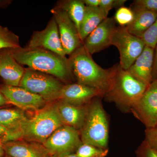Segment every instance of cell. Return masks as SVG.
Here are the masks:
<instances>
[{
	"label": "cell",
	"instance_id": "cell-1",
	"mask_svg": "<svg viewBox=\"0 0 157 157\" xmlns=\"http://www.w3.org/2000/svg\"><path fill=\"white\" fill-rule=\"evenodd\" d=\"M56 104L42 108L33 117L27 118L18 128L8 130L0 137L3 143L24 140L43 144L56 130L64 125Z\"/></svg>",
	"mask_w": 157,
	"mask_h": 157
},
{
	"label": "cell",
	"instance_id": "cell-2",
	"mask_svg": "<svg viewBox=\"0 0 157 157\" xmlns=\"http://www.w3.org/2000/svg\"><path fill=\"white\" fill-rule=\"evenodd\" d=\"M68 59L77 82L96 89L104 96L112 88L119 65L108 69L101 67L83 45L70 55Z\"/></svg>",
	"mask_w": 157,
	"mask_h": 157
},
{
	"label": "cell",
	"instance_id": "cell-3",
	"mask_svg": "<svg viewBox=\"0 0 157 157\" xmlns=\"http://www.w3.org/2000/svg\"><path fill=\"white\" fill-rule=\"evenodd\" d=\"M9 53L21 65L29 69L46 73L68 82L73 75L69 59L40 48L20 47L8 49Z\"/></svg>",
	"mask_w": 157,
	"mask_h": 157
},
{
	"label": "cell",
	"instance_id": "cell-4",
	"mask_svg": "<svg viewBox=\"0 0 157 157\" xmlns=\"http://www.w3.org/2000/svg\"><path fill=\"white\" fill-rule=\"evenodd\" d=\"M148 86L119 64L112 88L104 98L106 101L114 103L122 111L131 112Z\"/></svg>",
	"mask_w": 157,
	"mask_h": 157
},
{
	"label": "cell",
	"instance_id": "cell-5",
	"mask_svg": "<svg viewBox=\"0 0 157 157\" xmlns=\"http://www.w3.org/2000/svg\"><path fill=\"white\" fill-rule=\"evenodd\" d=\"M100 98H94L89 104L84 124L79 132L82 143L107 149L109 124Z\"/></svg>",
	"mask_w": 157,
	"mask_h": 157
},
{
	"label": "cell",
	"instance_id": "cell-6",
	"mask_svg": "<svg viewBox=\"0 0 157 157\" xmlns=\"http://www.w3.org/2000/svg\"><path fill=\"white\" fill-rule=\"evenodd\" d=\"M54 76L27 68L19 86L42 97L46 102L59 100L64 85Z\"/></svg>",
	"mask_w": 157,
	"mask_h": 157
},
{
	"label": "cell",
	"instance_id": "cell-7",
	"mask_svg": "<svg viewBox=\"0 0 157 157\" xmlns=\"http://www.w3.org/2000/svg\"><path fill=\"white\" fill-rule=\"evenodd\" d=\"M120 53L119 65L122 69L128 70L145 48L143 40L132 35L126 26L117 27L112 40Z\"/></svg>",
	"mask_w": 157,
	"mask_h": 157
},
{
	"label": "cell",
	"instance_id": "cell-8",
	"mask_svg": "<svg viewBox=\"0 0 157 157\" xmlns=\"http://www.w3.org/2000/svg\"><path fill=\"white\" fill-rule=\"evenodd\" d=\"M82 143L79 132L64 125L56 130L42 145L52 155L64 157L75 153Z\"/></svg>",
	"mask_w": 157,
	"mask_h": 157
},
{
	"label": "cell",
	"instance_id": "cell-9",
	"mask_svg": "<svg viewBox=\"0 0 157 157\" xmlns=\"http://www.w3.org/2000/svg\"><path fill=\"white\" fill-rule=\"evenodd\" d=\"M131 112L146 128L157 125V80H153Z\"/></svg>",
	"mask_w": 157,
	"mask_h": 157
},
{
	"label": "cell",
	"instance_id": "cell-10",
	"mask_svg": "<svg viewBox=\"0 0 157 157\" xmlns=\"http://www.w3.org/2000/svg\"><path fill=\"white\" fill-rule=\"evenodd\" d=\"M56 21L62 46L66 55L70 56L83 45L74 23L67 13L56 7L51 10Z\"/></svg>",
	"mask_w": 157,
	"mask_h": 157
},
{
	"label": "cell",
	"instance_id": "cell-11",
	"mask_svg": "<svg viewBox=\"0 0 157 157\" xmlns=\"http://www.w3.org/2000/svg\"><path fill=\"white\" fill-rule=\"evenodd\" d=\"M26 47L43 48L63 57L67 56L61 42L56 21L53 17L44 29L34 32Z\"/></svg>",
	"mask_w": 157,
	"mask_h": 157
},
{
	"label": "cell",
	"instance_id": "cell-12",
	"mask_svg": "<svg viewBox=\"0 0 157 157\" xmlns=\"http://www.w3.org/2000/svg\"><path fill=\"white\" fill-rule=\"evenodd\" d=\"M116 24L113 17H107L85 39L83 46L91 55L112 45Z\"/></svg>",
	"mask_w": 157,
	"mask_h": 157
},
{
	"label": "cell",
	"instance_id": "cell-13",
	"mask_svg": "<svg viewBox=\"0 0 157 157\" xmlns=\"http://www.w3.org/2000/svg\"><path fill=\"white\" fill-rule=\"evenodd\" d=\"M9 103L21 110L39 109L45 107L46 101L42 97L20 86L5 85L0 89Z\"/></svg>",
	"mask_w": 157,
	"mask_h": 157
},
{
	"label": "cell",
	"instance_id": "cell-14",
	"mask_svg": "<svg viewBox=\"0 0 157 157\" xmlns=\"http://www.w3.org/2000/svg\"><path fill=\"white\" fill-rule=\"evenodd\" d=\"M104 96L103 93L96 89L77 82L64 85L59 100L74 105H84L94 98Z\"/></svg>",
	"mask_w": 157,
	"mask_h": 157
},
{
	"label": "cell",
	"instance_id": "cell-15",
	"mask_svg": "<svg viewBox=\"0 0 157 157\" xmlns=\"http://www.w3.org/2000/svg\"><path fill=\"white\" fill-rule=\"evenodd\" d=\"M6 155L11 157H50L52 155L41 144L24 140L3 143Z\"/></svg>",
	"mask_w": 157,
	"mask_h": 157
},
{
	"label": "cell",
	"instance_id": "cell-16",
	"mask_svg": "<svg viewBox=\"0 0 157 157\" xmlns=\"http://www.w3.org/2000/svg\"><path fill=\"white\" fill-rule=\"evenodd\" d=\"M25 69L9 53L8 49L0 52V76L6 85L19 86Z\"/></svg>",
	"mask_w": 157,
	"mask_h": 157
},
{
	"label": "cell",
	"instance_id": "cell-17",
	"mask_svg": "<svg viewBox=\"0 0 157 157\" xmlns=\"http://www.w3.org/2000/svg\"><path fill=\"white\" fill-rule=\"evenodd\" d=\"M89 104L76 105L60 101L56 105L64 124L72 127L79 132L84 124Z\"/></svg>",
	"mask_w": 157,
	"mask_h": 157
},
{
	"label": "cell",
	"instance_id": "cell-18",
	"mask_svg": "<svg viewBox=\"0 0 157 157\" xmlns=\"http://www.w3.org/2000/svg\"><path fill=\"white\" fill-rule=\"evenodd\" d=\"M154 59V49L145 46L143 52L127 70L137 79L149 86L153 81Z\"/></svg>",
	"mask_w": 157,
	"mask_h": 157
},
{
	"label": "cell",
	"instance_id": "cell-19",
	"mask_svg": "<svg viewBox=\"0 0 157 157\" xmlns=\"http://www.w3.org/2000/svg\"><path fill=\"white\" fill-rule=\"evenodd\" d=\"M132 10L135 13V17L132 22L127 26V29L132 35L141 38L156 19L157 12L146 10Z\"/></svg>",
	"mask_w": 157,
	"mask_h": 157
},
{
	"label": "cell",
	"instance_id": "cell-20",
	"mask_svg": "<svg viewBox=\"0 0 157 157\" xmlns=\"http://www.w3.org/2000/svg\"><path fill=\"white\" fill-rule=\"evenodd\" d=\"M107 17L99 7L86 6L84 18L79 32V37L82 44L86 37Z\"/></svg>",
	"mask_w": 157,
	"mask_h": 157
},
{
	"label": "cell",
	"instance_id": "cell-21",
	"mask_svg": "<svg viewBox=\"0 0 157 157\" xmlns=\"http://www.w3.org/2000/svg\"><path fill=\"white\" fill-rule=\"evenodd\" d=\"M56 7L62 9L67 13L76 26L79 34L80 26L84 18L86 9V6L82 0L62 1L59 3Z\"/></svg>",
	"mask_w": 157,
	"mask_h": 157
},
{
	"label": "cell",
	"instance_id": "cell-22",
	"mask_svg": "<svg viewBox=\"0 0 157 157\" xmlns=\"http://www.w3.org/2000/svg\"><path fill=\"white\" fill-rule=\"evenodd\" d=\"M27 118L21 109H0V124L8 130H12L18 128Z\"/></svg>",
	"mask_w": 157,
	"mask_h": 157
},
{
	"label": "cell",
	"instance_id": "cell-23",
	"mask_svg": "<svg viewBox=\"0 0 157 157\" xmlns=\"http://www.w3.org/2000/svg\"><path fill=\"white\" fill-rule=\"evenodd\" d=\"M21 47L18 36L8 28L0 25V52Z\"/></svg>",
	"mask_w": 157,
	"mask_h": 157
},
{
	"label": "cell",
	"instance_id": "cell-24",
	"mask_svg": "<svg viewBox=\"0 0 157 157\" xmlns=\"http://www.w3.org/2000/svg\"><path fill=\"white\" fill-rule=\"evenodd\" d=\"M109 149H103L91 144L82 143L76 152L78 157H106Z\"/></svg>",
	"mask_w": 157,
	"mask_h": 157
},
{
	"label": "cell",
	"instance_id": "cell-25",
	"mask_svg": "<svg viewBox=\"0 0 157 157\" xmlns=\"http://www.w3.org/2000/svg\"><path fill=\"white\" fill-rule=\"evenodd\" d=\"M134 17L135 13L133 10L123 6L117 9L113 18L120 26H127L132 22Z\"/></svg>",
	"mask_w": 157,
	"mask_h": 157
},
{
	"label": "cell",
	"instance_id": "cell-26",
	"mask_svg": "<svg viewBox=\"0 0 157 157\" xmlns=\"http://www.w3.org/2000/svg\"><path fill=\"white\" fill-rule=\"evenodd\" d=\"M145 46L154 48L157 44V17L154 23L145 32L141 38Z\"/></svg>",
	"mask_w": 157,
	"mask_h": 157
},
{
	"label": "cell",
	"instance_id": "cell-27",
	"mask_svg": "<svg viewBox=\"0 0 157 157\" xmlns=\"http://www.w3.org/2000/svg\"><path fill=\"white\" fill-rule=\"evenodd\" d=\"M132 6V9L157 12V0H135Z\"/></svg>",
	"mask_w": 157,
	"mask_h": 157
},
{
	"label": "cell",
	"instance_id": "cell-28",
	"mask_svg": "<svg viewBox=\"0 0 157 157\" xmlns=\"http://www.w3.org/2000/svg\"><path fill=\"white\" fill-rule=\"evenodd\" d=\"M136 157H157V152L145 140L136 150Z\"/></svg>",
	"mask_w": 157,
	"mask_h": 157
},
{
	"label": "cell",
	"instance_id": "cell-29",
	"mask_svg": "<svg viewBox=\"0 0 157 157\" xmlns=\"http://www.w3.org/2000/svg\"><path fill=\"white\" fill-rule=\"evenodd\" d=\"M144 140L157 152V125L146 128Z\"/></svg>",
	"mask_w": 157,
	"mask_h": 157
},
{
	"label": "cell",
	"instance_id": "cell-30",
	"mask_svg": "<svg viewBox=\"0 0 157 157\" xmlns=\"http://www.w3.org/2000/svg\"><path fill=\"white\" fill-rule=\"evenodd\" d=\"M115 0H100L99 7L107 17L109 11L114 8Z\"/></svg>",
	"mask_w": 157,
	"mask_h": 157
},
{
	"label": "cell",
	"instance_id": "cell-31",
	"mask_svg": "<svg viewBox=\"0 0 157 157\" xmlns=\"http://www.w3.org/2000/svg\"><path fill=\"white\" fill-rule=\"evenodd\" d=\"M153 81L157 78V44L154 49V59L152 73Z\"/></svg>",
	"mask_w": 157,
	"mask_h": 157
},
{
	"label": "cell",
	"instance_id": "cell-32",
	"mask_svg": "<svg viewBox=\"0 0 157 157\" xmlns=\"http://www.w3.org/2000/svg\"><path fill=\"white\" fill-rule=\"evenodd\" d=\"M86 7H98L100 5V0H82Z\"/></svg>",
	"mask_w": 157,
	"mask_h": 157
},
{
	"label": "cell",
	"instance_id": "cell-33",
	"mask_svg": "<svg viewBox=\"0 0 157 157\" xmlns=\"http://www.w3.org/2000/svg\"><path fill=\"white\" fill-rule=\"evenodd\" d=\"M126 2V0H115L114 8L118 9L121 7H123Z\"/></svg>",
	"mask_w": 157,
	"mask_h": 157
},
{
	"label": "cell",
	"instance_id": "cell-34",
	"mask_svg": "<svg viewBox=\"0 0 157 157\" xmlns=\"http://www.w3.org/2000/svg\"><path fill=\"white\" fill-rule=\"evenodd\" d=\"M9 102L7 101V99L5 98V96L3 94L1 91L0 90V107L5 106L8 104Z\"/></svg>",
	"mask_w": 157,
	"mask_h": 157
},
{
	"label": "cell",
	"instance_id": "cell-35",
	"mask_svg": "<svg viewBox=\"0 0 157 157\" xmlns=\"http://www.w3.org/2000/svg\"><path fill=\"white\" fill-rule=\"evenodd\" d=\"M11 2V1L9 0H0V8H6Z\"/></svg>",
	"mask_w": 157,
	"mask_h": 157
},
{
	"label": "cell",
	"instance_id": "cell-36",
	"mask_svg": "<svg viewBox=\"0 0 157 157\" xmlns=\"http://www.w3.org/2000/svg\"><path fill=\"white\" fill-rule=\"evenodd\" d=\"M7 131H8V129L7 128L0 124V137H2L5 135Z\"/></svg>",
	"mask_w": 157,
	"mask_h": 157
},
{
	"label": "cell",
	"instance_id": "cell-37",
	"mask_svg": "<svg viewBox=\"0 0 157 157\" xmlns=\"http://www.w3.org/2000/svg\"><path fill=\"white\" fill-rule=\"evenodd\" d=\"M64 157H78L77 156V155L76 154V153L71 154L67 155L66 156Z\"/></svg>",
	"mask_w": 157,
	"mask_h": 157
},
{
	"label": "cell",
	"instance_id": "cell-38",
	"mask_svg": "<svg viewBox=\"0 0 157 157\" xmlns=\"http://www.w3.org/2000/svg\"><path fill=\"white\" fill-rule=\"evenodd\" d=\"M50 157H59L58 156L56 155H52Z\"/></svg>",
	"mask_w": 157,
	"mask_h": 157
},
{
	"label": "cell",
	"instance_id": "cell-39",
	"mask_svg": "<svg viewBox=\"0 0 157 157\" xmlns=\"http://www.w3.org/2000/svg\"><path fill=\"white\" fill-rule=\"evenodd\" d=\"M6 155H0V157H3L5 156Z\"/></svg>",
	"mask_w": 157,
	"mask_h": 157
},
{
	"label": "cell",
	"instance_id": "cell-40",
	"mask_svg": "<svg viewBox=\"0 0 157 157\" xmlns=\"http://www.w3.org/2000/svg\"><path fill=\"white\" fill-rule=\"evenodd\" d=\"M3 157H11L7 155H5V156Z\"/></svg>",
	"mask_w": 157,
	"mask_h": 157
},
{
	"label": "cell",
	"instance_id": "cell-41",
	"mask_svg": "<svg viewBox=\"0 0 157 157\" xmlns=\"http://www.w3.org/2000/svg\"><path fill=\"white\" fill-rule=\"evenodd\" d=\"M156 80H157V79H156Z\"/></svg>",
	"mask_w": 157,
	"mask_h": 157
}]
</instances>
